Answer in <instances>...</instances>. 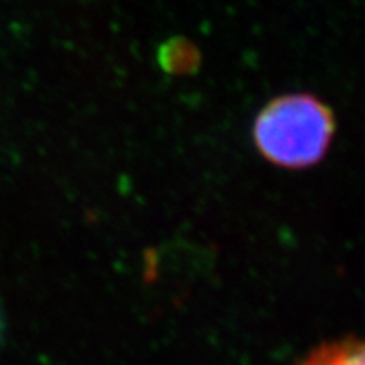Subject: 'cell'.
Wrapping results in <instances>:
<instances>
[{"label":"cell","mask_w":365,"mask_h":365,"mask_svg":"<svg viewBox=\"0 0 365 365\" xmlns=\"http://www.w3.org/2000/svg\"><path fill=\"white\" fill-rule=\"evenodd\" d=\"M335 124L331 112L309 95L272 100L254 125L255 144L269 161L284 168L318 163L330 145Z\"/></svg>","instance_id":"cell-1"},{"label":"cell","mask_w":365,"mask_h":365,"mask_svg":"<svg viewBox=\"0 0 365 365\" xmlns=\"http://www.w3.org/2000/svg\"><path fill=\"white\" fill-rule=\"evenodd\" d=\"M301 365H365L364 346L355 341L323 346Z\"/></svg>","instance_id":"cell-2"}]
</instances>
